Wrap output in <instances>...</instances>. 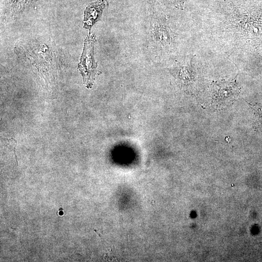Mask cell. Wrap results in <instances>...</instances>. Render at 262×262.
Returning <instances> with one entry per match:
<instances>
[{
    "label": "cell",
    "mask_w": 262,
    "mask_h": 262,
    "mask_svg": "<svg viewBox=\"0 0 262 262\" xmlns=\"http://www.w3.org/2000/svg\"><path fill=\"white\" fill-rule=\"evenodd\" d=\"M213 98L216 102H227L234 98L239 92L238 87L235 81H224L213 84Z\"/></svg>",
    "instance_id": "2"
},
{
    "label": "cell",
    "mask_w": 262,
    "mask_h": 262,
    "mask_svg": "<svg viewBox=\"0 0 262 262\" xmlns=\"http://www.w3.org/2000/svg\"><path fill=\"white\" fill-rule=\"evenodd\" d=\"M107 5L106 0H98L88 5L84 11V27L90 30L92 26L99 19L103 10Z\"/></svg>",
    "instance_id": "3"
},
{
    "label": "cell",
    "mask_w": 262,
    "mask_h": 262,
    "mask_svg": "<svg viewBox=\"0 0 262 262\" xmlns=\"http://www.w3.org/2000/svg\"><path fill=\"white\" fill-rule=\"evenodd\" d=\"M96 36L93 34L89 35L84 41V47L80 58L78 67L82 73L83 79L87 84L92 82L97 70V63L94 58V49L96 43Z\"/></svg>",
    "instance_id": "1"
},
{
    "label": "cell",
    "mask_w": 262,
    "mask_h": 262,
    "mask_svg": "<svg viewBox=\"0 0 262 262\" xmlns=\"http://www.w3.org/2000/svg\"><path fill=\"white\" fill-rule=\"evenodd\" d=\"M251 107L255 115V127L262 133V106L252 105Z\"/></svg>",
    "instance_id": "4"
}]
</instances>
